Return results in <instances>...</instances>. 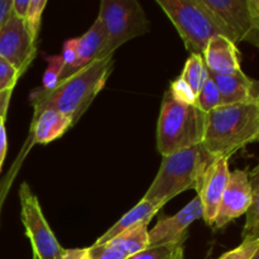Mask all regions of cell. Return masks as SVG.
Returning a JSON list of instances; mask_svg holds the SVG:
<instances>
[{
    "mask_svg": "<svg viewBox=\"0 0 259 259\" xmlns=\"http://www.w3.org/2000/svg\"><path fill=\"white\" fill-rule=\"evenodd\" d=\"M214 159L202 144L162 157L158 172L143 199L163 206L187 190L197 191L205 171Z\"/></svg>",
    "mask_w": 259,
    "mask_h": 259,
    "instance_id": "3",
    "label": "cell"
},
{
    "mask_svg": "<svg viewBox=\"0 0 259 259\" xmlns=\"http://www.w3.org/2000/svg\"><path fill=\"white\" fill-rule=\"evenodd\" d=\"M157 5L168 17L191 53L202 55L215 35H223L233 42L222 19L207 9L201 0H157Z\"/></svg>",
    "mask_w": 259,
    "mask_h": 259,
    "instance_id": "5",
    "label": "cell"
},
{
    "mask_svg": "<svg viewBox=\"0 0 259 259\" xmlns=\"http://www.w3.org/2000/svg\"><path fill=\"white\" fill-rule=\"evenodd\" d=\"M37 55V40L32 37L24 19L12 13L0 29V56L12 63L20 76Z\"/></svg>",
    "mask_w": 259,
    "mask_h": 259,
    "instance_id": "8",
    "label": "cell"
},
{
    "mask_svg": "<svg viewBox=\"0 0 259 259\" xmlns=\"http://www.w3.org/2000/svg\"><path fill=\"white\" fill-rule=\"evenodd\" d=\"M161 209L162 205L142 199L136 206L132 207L126 214H124L113 227L109 228L100 238H98L94 244H104V243L114 239L126 230L134 229V228L141 227V225H148L154 215Z\"/></svg>",
    "mask_w": 259,
    "mask_h": 259,
    "instance_id": "16",
    "label": "cell"
},
{
    "mask_svg": "<svg viewBox=\"0 0 259 259\" xmlns=\"http://www.w3.org/2000/svg\"><path fill=\"white\" fill-rule=\"evenodd\" d=\"M255 142H259V136H258V138H257V141H255Z\"/></svg>",
    "mask_w": 259,
    "mask_h": 259,
    "instance_id": "40",
    "label": "cell"
},
{
    "mask_svg": "<svg viewBox=\"0 0 259 259\" xmlns=\"http://www.w3.org/2000/svg\"><path fill=\"white\" fill-rule=\"evenodd\" d=\"M174 259H184V248H181V249L177 252V254L175 255Z\"/></svg>",
    "mask_w": 259,
    "mask_h": 259,
    "instance_id": "37",
    "label": "cell"
},
{
    "mask_svg": "<svg viewBox=\"0 0 259 259\" xmlns=\"http://www.w3.org/2000/svg\"><path fill=\"white\" fill-rule=\"evenodd\" d=\"M200 218H202V206L199 196H196L175 215L162 218L149 230V247L184 244L187 229Z\"/></svg>",
    "mask_w": 259,
    "mask_h": 259,
    "instance_id": "10",
    "label": "cell"
},
{
    "mask_svg": "<svg viewBox=\"0 0 259 259\" xmlns=\"http://www.w3.org/2000/svg\"><path fill=\"white\" fill-rule=\"evenodd\" d=\"M195 105L205 114L210 113L214 109L222 106L219 90H218L217 83H215V81L212 80V77L210 75L204 82V85H202L201 90L196 95Z\"/></svg>",
    "mask_w": 259,
    "mask_h": 259,
    "instance_id": "20",
    "label": "cell"
},
{
    "mask_svg": "<svg viewBox=\"0 0 259 259\" xmlns=\"http://www.w3.org/2000/svg\"><path fill=\"white\" fill-rule=\"evenodd\" d=\"M255 233H257V234L259 235V230H258V232H255ZM253 259H259V248H258L257 253H255V255H254V257H253Z\"/></svg>",
    "mask_w": 259,
    "mask_h": 259,
    "instance_id": "38",
    "label": "cell"
},
{
    "mask_svg": "<svg viewBox=\"0 0 259 259\" xmlns=\"http://www.w3.org/2000/svg\"><path fill=\"white\" fill-rule=\"evenodd\" d=\"M47 7V2L46 0H30L29 7H28L27 15H25V24H27L28 29H29L30 34L35 40L38 39L40 29V22H42L43 10Z\"/></svg>",
    "mask_w": 259,
    "mask_h": 259,
    "instance_id": "23",
    "label": "cell"
},
{
    "mask_svg": "<svg viewBox=\"0 0 259 259\" xmlns=\"http://www.w3.org/2000/svg\"><path fill=\"white\" fill-rule=\"evenodd\" d=\"M257 103L259 104V90H258V96H257Z\"/></svg>",
    "mask_w": 259,
    "mask_h": 259,
    "instance_id": "39",
    "label": "cell"
},
{
    "mask_svg": "<svg viewBox=\"0 0 259 259\" xmlns=\"http://www.w3.org/2000/svg\"><path fill=\"white\" fill-rule=\"evenodd\" d=\"M47 68L43 73L42 89L43 90H52L58 85L62 78V73L65 71V63H63L61 55L50 56L47 58Z\"/></svg>",
    "mask_w": 259,
    "mask_h": 259,
    "instance_id": "21",
    "label": "cell"
},
{
    "mask_svg": "<svg viewBox=\"0 0 259 259\" xmlns=\"http://www.w3.org/2000/svg\"><path fill=\"white\" fill-rule=\"evenodd\" d=\"M72 125V120L68 116L52 109L34 113L30 124L29 142L32 144H48L61 138Z\"/></svg>",
    "mask_w": 259,
    "mask_h": 259,
    "instance_id": "15",
    "label": "cell"
},
{
    "mask_svg": "<svg viewBox=\"0 0 259 259\" xmlns=\"http://www.w3.org/2000/svg\"><path fill=\"white\" fill-rule=\"evenodd\" d=\"M104 46H105V30L100 19L96 18L93 25L81 37L77 38V63H76L75 72L93 61L99 60Z\"/></svg>",
    "mask_w": 259,
    "mask_h": 259,
    "instance_id": "17",
    "label": "cell"
},
{
    "mask_svg": "<svg viewBox=\"0 0 259 259\" xmlns=\"http://www.w3.org/2000/svg\"><path fill=\"white\" fill-rule=\"evenodd\" d=\"M91 259H128L111 242L93 244L89 248Z\"/></svg>",
    "mask_w": 259,
    "mask_h": 259,
    "instance_id": "29",
    "label": "cell"
},
{
    "mask_svg": "<svg viewBox=\"0 0 259 259\" xmlns=\"http://www.w3.org/2000/svg\"><path fill=\"white\" fill-rule=\"evenodd\" d=\"M206 114L164 94L157 123V149L162 157L202 143Z\"/></svg>",
    "mask_w": 259,
    "mask_h": 259,
    "instance_id": "4",
    "label": "cell"
},
{
    "mask_svg": "<svg viewBox=\"0 0 259 259\" xmlns=\"http://www.w3.org/2000/svg\"><path fill=\"white\" fill-rule=\"evenodd\" d=\"M113 66V56L95 60L62 78L52 90H34L29 96L34 113L52 109L68 116L75 125L104 89Z\"/></svg>",
    "mask_w": 259,
    "mask_h": 259,
    "instance_id": "1",
    "label": "cell"
},
{
    "mask_svg": "<svg viewBox=\"0 0 259 259\" xmlns=\"http://www.w3.org/2000/svg\"><path fill=\"white\" fill-rule=\"evenodd\" d=\"M20 219L25 229V235L29 239L35 259H61L62 245L53 234L47 219L40 207L39 200L33 194L27 182L19 187Z\"/></svg>",
    "mask_w": 259,
    "mask_h": 259,
    "instance_id": "7",
    "label": "cell"
},
{
    "mask_svg": "<svg viewBox=\"0 0 259 259\" xmlns=\"http://www.w3.org/2000/svg\"><path fill=\"white\" fill-rule=\"evenodd\" d=\"M259 136V104L222 105L206 114L202 147L212 158H228Z\"/></svg>",
    "mask_w": 259,
    "mask_h": 259,
    "instance_id": "2",
    "label": "cell"
},
{
    "mask_svg": "<svg viewBox=\"0 0 259 259\" xmlns=\"http://www.w3.org/2000/svg\"><path fill=\"white\" fill-rule=\"evenodd\" d=\"M250 14H252L254 24L259 28V0H248Z\"/></svg>",
    "mask_w": 259,
    "mask_h": 259,
    "instance_id": "36",
    "label": "cell"
},
{
    "mask_svg": "<svg viewBox=\"0 0 259 259\" xmlns=\"http://www.w3.org/2000/svg\"><path fill=\"white\" fill-rule=\"evenodd\" d=\"M184 244L163 245V247H149L143 252L134 254L128 259H174Z\"/></svg>",
    "mask_w": 259,
    "mask_h": 259,
    "instance_id": "24",
    "label": "cell"
},
{
    "mask_svg": "<svg viewBox=\"0 0 259 259\" xmlns=\"http://www.w3.org/2000/svg\"><path fill=\"white\" fill-rule=\"evenodd\" d=\"M252 199L253 190L248 172L244 169H235L230 172L229 181L223 194L212 227L222 229L233 220L244 215L252 204Z\"/></svg>",
    "mask_w": 259,
    "mask_h": 259,
    "instance_id": "11",
    "label": "cell"
},
{
    "mask_svg": "<svg viewBox=\"0 0 259 259\" xmlns=\"http://www.w3.org/2000/svg\"><path fill=\"white\" fill-rule=\"evenodd\" d=\"M30 0H13L12 13L20 19H25Z\"/></svg>",
    "mask_w": 259,
    "mask_h": 259,
    "instance_id": "32",
    "label": "cell"
},
{
    "mask_svg": "<svg viewBox=\"0 0 259 259\" xmlns=\"http://www.w3.org/2000/svg\"><path fill=\"white\" fill-rule=\"evenodd\" d=\"M202 4L222 19L233 42H248L259 48V28L250 14L248 0H201Z\"/></svg>",
    "mask_w": 259,
    "mask_h": 259,
    "instance_id": "9",
    "label": "cell"
},
{
    "mask_svg": "<svg viewBox=\"0 0 259 259\" xmlns=\"http://www.w3.org/2000/svg\"><path fill=\"white\" fill-rule=\"evenodd\" d=\"M245 225L243 228V239L259 230V191L253 192L252 204L245 212Z\"/></svg>",
    "mask_w": 259,
    "mask_h": 259,
    "instance_id": "27",
    "label": "cell"
},
{
    "mask_svg": "<svg viewBox=\"0 0 259 259\" xmlns=\"http://www.w3.org/2000/svg\"><path fill=\"white\" fill-rule=\"evenodd\" d=\"M168 93L171 94L175 100L180 101V103L187 104V105H195L196 95L192 93L191 89L187 86V83L181 77H177L176 80L172 81Z\"/></svg>",
    "mask_w": 259,
    "mask_h": 259,
    "instance_id": "28",
    "label": "cell"
},
{
    "mask_svg": "<svg viewBox=\"0 0 259 259\" xmlns=\"http://www.w3.org/2000/svg\"><path fill=\"white\" fill-rule=\"evenodd\" d=\"M12 94H13V90L0 91V119H7V114H8V109H9Z\"/></svg>",
    "mask_w": 259,
    "mask_h": 259,
    "instance_id": "33",
    "label": "cell"
},
{
    "mask_svg": "<svg viewBox=\"0 0 259 259\" xmlns=\"http://www.w3.org/2000/svg\"><path fill=\"white\" fill-rule=\"evenodd\" d=\"M33 259H35V257H33Z\"/></svg>",
    "mask_w": 259,
    "mask_h": 259,
    "instance_id": "41",
    "label": "cell"
},
{
    "mask_svg": "<svg viewBox=\"0 0 259 259\" xmlns=\"http://www.w3.org/2000/svg\"><path fill=\"white\" fill-rule=\"evenodd\" d=\"M61 57L65 63V71L62 73V78H65L75 73V67L77 63V38H71V39L66 40Z\"/></svg>",
    "mask_w": 259,
    "mask_h": 259,
    "instance_id": "25",
    "label": "cell"
},
{
    "mask_svg": "<svg viewBox=\"0 0 259 259\" xmlns=\"http://www.w3.org/2000/svg\"><path fill=\"white\" fill-rule=\"evenodd\" d=\"M19 77L17 68L0 56V91L14 90Z\"/></svg>",
    "mask_w": 259,
    "mask_h": 259,
    "instance_id": "26",
    "label": "cell"
},
{
    "mask_svg": "<svg viewBox=\"0 0 259 259\" xmlns=\"http://www.w3.org/2000/svg\"><path fill=\"white\" fill-rule=\"evenodd\" d=\"M61 259H91L89 248H73L63 250Z\"/></svg>",
    "mask_w": 259,
    "mask_h": 259,
    "instance_id": "31",
    "label": "cell"
},
{
    "mask_svg": "<svg viewBox=\"0 0 259 259\" xmlns=\"http://www.w3.org/2000/svg\"><path fill=\"white\" fill-rule=\"evenodd\" d=\"M148 225H141L134 229L121 233L114 239L109 240L113 243L126 258L143 252L149 248ZM108 243V242H106Z\"/></svg>",
    "mask_w": 259,
    "mask_h": 259,
    "instance_id": "18",
    "label": "cell"
},
{
    "mask_svg": "<svg viewBox=\"0 0 259 259\" xmlns=\"http://www.w3.org/2000/svg\"><path fill=\"white\" fill-rule=\"evenodd\" d=\"M207 71L215 75H233L239 71L240 57L237 45L223 35H215L202 53Z\"/></svg>",
    "mask_w": 259,
    "mask_h": 259,
    "instance_id": "13",
    "label": "cell"
},
{
    "mask_svg": "<svg viewBox=\"0 0 259 259\" xmlns=\"http://www.w3.org/2000/svg\"><path fill=\"white\" fill-rule=\"evenodd\" d=\"M98 18L105 30L100 58L113 56L124 43L149 32V20L137 0H103Z\"/></svg>",
    "mask_w": 259,
    "mask_h": 259,
    "instance_id": "6",
    "label": "cell"
},
{
    "mask_svg": "<svg viewBox=\"0 0 259 259\" xmlns=\"http://www.w3.org/2000/svg\"><path fill=\"white\" fill-rule=\"evenodd\" d=\"M13 0H0V29L12 15Z\"/></svg>",
    "mask_w": 259,
    "mask_h": 259,
    "instance_id": "34",
    "label": "cell"
},
{
    "mask_svg": "<svg viewBox=\"0 0 259 259\" xmlns=\"http://www.w3.org/2000/svg\"><path fill=\"white\" fill-rule=\"evenodd\" d=\"M248 177H249V182L253 192L259 191V163L250 171V174H248Z\"/></svg>",
    "mask_w": 259,
    "mask_h": 259,
    "instance_id": "35",
    "label": "cell"
},
{
    "mask_svg": "<svg viewBox=\"0 0 259 259\" xmlns=\"http://www.w3.org/2000/svg\"><path fill=\"white\" fill-rule=\"evenodd\" d=\"M8 149V138L7 129H5V119H0V172H2L3 163H4L5 156Z\"/></svg>",
    "mask_w": 259,
    "mask_h": 259,
    "instance_id": "30",
    "label": "cell"
},
{
    "mask_svg": "<svg viewBox=\"0 0 259 259\" xmlns=\"http://www.w3.org/2000/svg\"><path fill=\"white\" fill-rule=\"evenodd\" d=\"M209 75L217 83L222 105L257 101L259 81L250 78L243 71L233 75H215L210 72Z\"/></svg>",
    "mask_w": 259,
    "mask_h": 259,
    "instance_id": "14",
    "label": "cell"
},
{
    "mask_svg": "<svg viewBox=\"0 0 259 259\" xmlns=\"http://www.w3.org/2000/svg\"><path fill=\"white\" fill-rule=\"evenodd\" d=\"M229 176L230 169L228 158H215L202 176L197 189V196L201 201L202 219L207 225L214 224L223 194L229 181Z\"/></svg>",
    "mask_w": 259,
    "mask_h": 259,
    "instance_id": "12",
    "label": "cell"
},
{
    "mask_svg": "<svg viewBox=\"0 0 259 259\" xmlns=\"http://www.w3.org/2000/svg\"><path fill=\"white\" fill-rule=\"evenodd\" d=\"M180 77L187 83V86L191 89L192 93L197 95L199 91L201 90L204 82L206 81V78L209 77V71H207L206 65H205L202 55L191 53L190 57L187 58L186 63H185V67Z\"/></svg>",
    "mask_w": 259,
    "mask_h": 259,
    "instance_id": "19",
    "label": "cell"
},
{
    "mask_svg": "<svg viewBox=\"0 0 259 259\" xmlns=\"http://www.w3.org/2000/svg\"><path fill=\"white\" fill-rule=\"evenodd\" d=\"M259 248V235L257 233L244 238L234 249L224 253L219 259H253Z\"/></svg>",
    "mask_w": 259,
    "mask_h": 259,
    "instance_id": "22",
    "label": "cell"
}]
</instances>
